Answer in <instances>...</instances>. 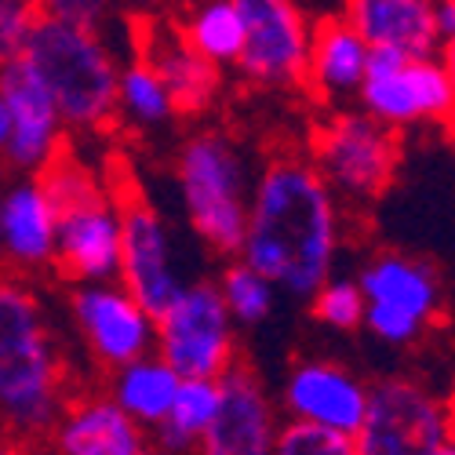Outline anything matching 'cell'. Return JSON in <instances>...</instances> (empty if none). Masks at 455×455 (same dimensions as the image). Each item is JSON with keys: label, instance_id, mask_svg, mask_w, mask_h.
I'll return each mask as SVG.
<instances>
[{"label": "cell", "instance_id": "74e56055", "mask_svg": "<svg viewBox=\"0 0 455 455\" xmlns=\"http://www.w3.org/2000/svg\"><path fill=\"white\" fill-rule=\"evenodd\" d=\"M26 4H33V8H36V4H41V0H26Z\"/></svg>", "mask_w": 455, "mask_h": 455}, {"label": "cell", "instance_id": "ba28073f", "mask_svg": "<svg viewBox=\"0 0 455 455\" xmlns=\"http://www.w3.org/2000/svg\"><path fill=\"white\" fill-rule=\"evenodd\" d=\"M451 434L455 423L444 397L411 375H390L368 387L354 444L357 455H434Z\"/></svg>", "mask_w": 455, "mask_h": 455}, {"label": "cell", "instance_id": "8d00e7d4", "mask_svg": "<svg viewBox=\"0 0 455 455\" xmlns=\"http://www.w3.org/2000/svg\"><path fill=\"white\" fill-rule=\"evenodd\" d=\"M448 408H451V423H455V390H451V397H448Z\"/></svg>", "mask_w": 455, "mask_h": 455}, {"label": "cell", "instance_id": "d6986e66", "mask_svg": "<svg viewBox=\"0 0 455 455\" xmlns=\"http://www.w3.org/2000/svg\"><path fill=\"white\" fill-rule=\"evenodd\" d=\"M59 212L36 175H19L0 194V262L15 274H41L55 262Z\"/></svg>", "mask_w": 455, "mask_h": 455}, {"label": "cell", "instance_id": "603a6c76", "mask_svg": "<svg viewBox=\"0 0 455 455\" xmlns=\"http://www.w3.org/2000/svg\"><path fill=\"white\" fill-rule=\"evenodd\" d=\"M172 22L197 55L219 69H234L244 44V26L234 0H182L172 12Z\"/></svg>", "mask_w": 455, "mask_h": 455}, {"label": "cell", "instance_id": "836d02e7", "mask_svg": "<svg viewBox=\"0 0 455 455\" xmlns=\"http://www.w3.org/2000/svg\"><path fill=\"white\" fill-rule=\"evenodd\" d=\"M8 142H12V113H8V102L0 99V161L8 154Z\"/></svg>", "mask_w": 455, "mask_h": 455}, {"label": "cell", "instance_id": "2e32d148", "mask_svg": "<svg viewBox=\"0 0 455 455\" xmlns=\"http://www.w3.org/2000/svg\"><path fill=\"white\" fill-rule=\"evenodd\" d=\"M132 44H135L132 55H142L157 69L179 117H197V113L215 106L222 92V69L182 41L172 15L132 19Z\"/></svg>", "mask_w": 455, "mask_h": 455}, {"label": "cell", "instance_id": "7402d4cb", "mask_svg": "<svg viewBox=\"0 0 455 455\" xmlns=\"http://www.w3.org/2000/svg\"><path fill=\"white\" fill-rule=\"evenodd\" d=\"M179 383H182V375L154 350V354H142L121 368H113L106 394L117 401L139 427L154 430L157 423H164Z\"/></svg>", "mask_w": 455, "mask_h": 455}, {"label": "cell", "instance_id": "44dd1931", "mask_svg": "<svg viewBox=\"0 0 455 455\" xmlns=\"http://www.w3.org/2000/svg\"><path fill=\"white\" fill-rule=\"evenodd\" d=\"M343 19L361 33L368 48L404 55L441 52L434 0H343Z\"/></svg>", "mask_w": 455, "mask_h": 455}, {"label": "cell", "instance_id": "6da1fadb", "mask_svg": "<svg viewBox=\"0 0 455 455\" xmlns=\"http://www.w3.org/2000/svg\"><path fill=\"white\" fill-rule=\"evenodd\" d=\"M343 244V204L307 154H274L251 179L237 259L291 299H310Z\"/></svg>", "mask_w": 455, "mask_h": 455}, {"label": "cell", "instance_id": "d6a6232c", "mask_svg": "<svg viewBox=\"0 0 455 455\" xmlns=\"http://www.w3.org/2000/svg\"><path fill=\"white\" fill-rule=\"evenodd\" d=\"M437 55H441V62H444V69H448V81H451V132H455V36L441 44Z\"/></svg>", "mask_w": 455, "mask_h": 455}, {"label": "cell", "instance_id": "4316f807", "mask_svg": "<svg viewBox=\"0 0 455 455\" xmlns=\"http://www.w3.org/2000/svg\"><path fill=\"white\" fill-rule=\"evenodd\" d=\"M310 310L331 331H357L364 324V295L357 277H328L310 295Z\"/></svg>", "mask_w": 455, "mask_h": 455}, {"label": "cell", "instance_id": "30bf717a", "mask_svg": "<svg viewBox=\"0 0 455 455\" xmlns=\"http://www.w3.org/2000/svg\"><path fill=\"white\" fill-rule=\"evenodd\" d=\"M113 201L121 208V267L117 281L142 302L149 314H161L168 302L179 295L186 284L175 262V241L164 215L149 204L135 182L124 175L117 182H109Z\"/></svg>", "mask_w": 455, "mask_h": 455}, {"label": "cell", "instance_id": "ffe728a7", "mask_svg": "<svg viewBox=\"0 0 455 455\" xmlns=\"http://www.w3.org/2000/svg\"><path fill=\"white\" fill-rule=\"evenodd\" d=\"M371 48L361 41V33L339 15L314 26L310 36V55H307V88L321 106H339L347 99H357V88L364 81Z\"/></svg>", "mask_w": 455, "mask_h": 455}, {"label": "cell", "instance_id": "f546056e", "mask_svg": "<svg viewBox=\"0 0 455 455\" xmlns=\"http://www.w3.org/2000/svg\"><path fill=\"white\" fill-rule=\"evenodd\" d=\"M33 19H36V8L26 4V0H0V62L19 55Z\"/></svg>", "mask_w": 455, "mask_h": 455}, {"label": "cell", "instance_id": "d590c367", "mask_svg": "<svg viewBox=\"0 0 455 455\" xmlns=\"http://www.w3.org/2000/svg\"><path fill=\"white\" fill-rule=\"evenodd\" d=\"M434 455H455V434H451V437H448V441H444V444H441Z\"/></svg>", "mask_w": 455, "mask_h": 455}, {"label": "cell", "instance_id": "4fadbf2b", "mask_svg": "<svg viewBox=\"0 0 455 455\" xmlns=\"http://www.w3.org/2000/svg\"><path fill=\"white\" fill-rule=\"evenodd\" d=\"M121 267V208L109 182L95 194L59 208L52 270L69 284L117 281Z\"/></svg>", "mask_w": 455, "mask_h": 455}, {"label": "cell", "instance_id": "f1b7e54d", "mask_svg": "<svg viewBox=\"0 0 455 455\" xmlns=\"http://www.w3.org/2000/svg\"><path fill=\"white\" fill-rule=\"evenodd\" d=\"M36 12L106 33L113 22H121V0H41Z\"/></svg>", "mask_w": 455, "mask_h": 455}, {"label": "cell", "instance_id": "e575fe53", "mask_svg": "<svg viewBox=\"0 0 455 455\" xmlns=\"http://www.w3.org/2000/svg\"><path fill=\"white\" fill-rule=\"evenodd\" d=\"M0 455H41V448L15 444V441H0Z\"/></svg>", "mask_w": 455, "mask_h": 455}, {"label": "cell", "instance_id": "277c9868", "mask_svg": "<svg viewBox=\"0 0 455 455\" xmlns=\"http://www.w3.org/2000/svg\"><path fill=\"white\" fill-rule=\"evenodd\" d=\"M251 168L234 135L204 128L186 135L175 154V186L194 234L222 251L237 255L251 197Z\"/></svg>", "mask_w": 455, "mask_h": 455}, {"label": "cell", "instance_id": "7a4b0ae2", "mask_svg": "<svg viewBox=\"0 0 455 455\" xmlns=\"http://www.w3.org/2000/svg\"><path fill=\"white\" fill-rule=\"evenodd\" d=\"M69 397L44 295L22 274H0V437L41 448Z\"/></svg>", "mask_w": 455, "mask_h": 455}, {"label": "cell", "instance_id": "8992f818", "mask_svg": "<svg viewBox=\"0 0 455 455\" xmlns=\"http://www.w3.org/2000/svg\"><path fill=\"white\" fill-rule=\"evenodd\" d=\"M364 295V331L387 347H411L444 310L441 277L427 259L379 251L357 277Z\"/></svg>", "mask_w": 455, "mask_h": 455}, {"label": "cell", "instance_id": "9c48e42d", "mask_svg": "<svg viewBox=\"0 0 455 455\" xmlns=\"http://www.w3.org/2000/svg\"><path fill=\"white\" fill-rule=\"evenodd\" d=\"M154 350L182 379H219L237 361V321L212 281H189L157 314Z\"/></svg>", "mask_w": 455, "mask_h": 455}, {"label": "cell", "instance_id": "f35d334b", "mask_svg": "<svg viewBox=\"0 0 455 455\" xmlns=\"http://www.w3.org/2000/svg\"><path fill=\"white\" fill-rule=\"evenodd\" d=\"M0 441H4V437H0Z\"/></svg>", "mask_w": 455, "mask_h": 455}, {"label": "cell", "instance_id": "5bb4252c", "mask_svg": "<svg viewBox=\"0 0 455 455\" xmlns=\"http://www.w3.org/2000/svg\"><path fill=\"white\" fill-rule=\"evenodd\" d=\"M277 411L251 364L234 361L219 375V408L194 455H274Z\"/></svg>", "mask_w": 455, "mask_h": 455}, {"label": "cell", "instance_id": "ac0fdd59", "mask_svg": "<svg viewBox=\"0 0 455 455\" xmlns=\"http://www.w3.org/2000/svg\"><path fill=\"white\" fill-rule=\"evenodd\" d=\"M281 401L299 423L354 434L368 408V383L339 361H299L284 379Z\"/></svg>", "mask_w": 455, "mask_h": 455}, {"label": "cell", "instance_id": "9a60e30c", "mask_svg": "<svg viewBox=\"0 0 455 455\" xmlns=\"http://www.w3.org/2000/svg\"><path fill=\"white\" fill-rule=\"evenodd\" d=\"M0 99L8 102L12 113V142L4 164L19 175H41L52 164V157L69 142L55 99L19 55L0 62Z\"/></svg>", "mask_w": 455, "mask_h": 455}, {"label": "cell", "instance_id": "1f68e13d", "mask_svg": "<svg viewBox=\"0 0 455 455\" xmlns=\"http://www.w3.org/2000/svg\"><path fill=\"white\" fill-rule=\"evenodd\" d=\"M434 19H437V33L441 44L455 36V0H434Z\"/></svg>", "mask_w": 455, "mask_h": 455}, {"label": "cell", "instance_id": "8fae6325", "mask_svg": "<svg viewBox=\"0 0 455 455\" xmlns=\"http://www.w3.org/2000/svg\"><path fill=\"white\" fill-rule=\"evenodd\" d=\"M244 44L234 69L255 88H302L314 26L299 0H234Z\"/></svg>", "mask_w": 455, "mask_h": 455}, {"label": "cell", "instance_id": "83f0119b", "mask_svg": "<svg viewBox=\"0 0 455 455\" xmlns=\"http://www.w3.org/2000/svg\"><path fill=\"white\" fill-rule=\"evenodd\" d=\"M274 455H357V444H354V434H339V430H324L314 423L288 419L277 430Z\"/></svg>", "mask_w": 455, "mask_h": 455}, {"label": "cell", "instance_id": "cb8c5ba5", "mask_svg": "<svg viewBox=\"0 0 455 455\" xmlns=\"http://www.w3.org/2000/svg\"><path fill=\"white\" fill-rule=\"evenodd\" d=\"M215 408H219V379H204V375L182 379L164 423L149 430L154 434V451L157 455H194L201 434L215 419Z\"/></svg>", "mask_w": 455, "mask_h": 455}, {"label": "cell", "instance_id": "5b68a950", "mask_svg": "<svg viewBox=\"0 0 455 455\" xmlns=\"http://www.w3.org/2000/svg\"><path fill=\"white\" fill-rule=\"evenodd\" d=\"M339 204L368 208L401 172V132L379 124L364 109H328L310 132V154Z\"/></svg>", "mask_w": 455, "mask_h": 455}, {"label": "cell", "instance_id": "3957f363", "mask_svg": "<svg viewBox=\"0 0 455 455\" xmlns=\"http://www.w3.org/2000/svg\"><path fill=\"white\" fill-rule=\"evenodd\" d=\"M19 59L55 99L66 132H106L117 124V73L109 36L36 12Z\"/></svg>", "mask_w": 455, "mask_h": 455}, {"label": "cell", "instance_id": "484cf974", "mask_svg": "<svg viewBox=\"0 0 455 455\" xmlns=\"http://www.w3.org/2000/svg\"><path fill=\"white\" fill-rule=\"evenodd\" d=\"M222 302H226V310H230V317L237 324H262L270 314H274V299H277V288L274 281H267L259 270H251L244 259H230L222 267L219 281H215Z\"/></svg>", "mask_w": 455, "mask_h": 455}, {"label": "cell", "instance_id": "d4e9b609", "mask_svg": "<svg viewBox=\"0 0 455 455\" xmlns=\"http://www.w3.org/2000/svg\"><path fill=\"white\" fill-rule=\"evenodd\" d=\"M175 113V102L157 77V69L149 66L142 55H132L121 62L117 73V121H132L139 128H161L168 124Z\"/></svg>", "mask_w": 455, "mask_h": 455}, {"label": "cell", "instance_id": "4dcf8cb0", "mask_svg": "<svg viewBox=\"0 0 455 455\" xmlns=\"http://www.w3.org/2000/svg\"><path fill=\"white\" fill-rule=\"evenodd\" d=\"M182 0H121V8L132 12V19H146V15H172Z\"/></svg>", "mask_w": 455, "mask_h": 455}, {"label": "cell", "instance_id": "e0dca14e", "mask_svg": "<svg viewBox=\"0 0 455 455\" xmlns=\"http://www.w3.org/2000/svg\"><path fill=\"white\" fill-rule=\"evenodd\" d=\"M41 455H154V441L109 394H73Z\"/></svg>", "mask_w": 455, "mask_h": 455}, {"label": "cell", "instance_id": "7c38bea8", "mask_svg": "<svg viewBox=\"0 0 455 455\" xmlns=\"http://www.w3.org/2000/svg\"><path fill=\"white\" fill-rule=\"evenodd\" d=\"M69 314L92 361L106 371L121 368L142 354H154L157 317L121 284L88 281L69 288Z\"/></svg>", "mask_w": 455, "mask_h": 455}, {"label": "cell", "instance_id": "52a82bcc", "mask_svg": "<svg viewBox=\"0 0 455 455\" xmlns=\"http://www.w3.org/2000/svg\"><path fill=\"white\" fill-rule=\"evenodd\" d=\"M357 109L401 135L419 124L451 128V81L441 55L371 48L364 81L357 88Z\"/></svg>", "mask_w": 455, "mask_h": 455}]
</instances>
